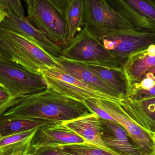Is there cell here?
I'll return each mask as SVG.
<instances>
[{"label": "cell", "instance_id": "obj_13", "mask_svg": "<svg viewBox=\"0 0 155 155\" xmlns=\"http://www.w3.org/2000/svg\"><path fill=\"white\" fill-rule=\"evenodd\" d=\"M118 103L134 121L153 137L155 133V97L139 100L127 97Z\"/></svg>", "mask_w": 155, "mask_h": 155}, {"label": "cell", "instance_id": "obj_14", "mask_svg": "<svg viewBox=\"0 0 155 155\" xmlns=\"http://www.w3.org/2000/svg\"><path fill=\"white\" fill-rule=\"evenodd\" d=\"M155 67V45H152L130 56L123 65L129 88L138 84L143 77Z\"/></svg>", "mask_w": 155, "mask_h": 155}, {"label": "cell", "instance_id": "obj_27", "mask_svg": "<svg viewBox=\"0 0 155 155\" xmlns=\"http://www.w3.org/2000/svg\"><path fill=\"white\" fill-rule=\"evenodd\" d=\"M31 155H70L54 147H45L30 149Z\"/></svg>", "mask_w": 155, "mask_h": 155}, {"label": "cell", "instance_id": "obj_7", "mask_svg": "<svg viewBox=\"0 0 155 155\" xmlns=\"http://www.w3.org/2000/svg\"><path fill=\"white\" fill-rule=\"evenodd\" d=\"M42 76L48 87L67 97L83 102L89 98L120 101L66 72L60 67L43 72Z\"/></svg>", "mask_w": 155, "mask_h": 155}, {"label": "cell", "instance_id": "obj_16", "mask_svg": "<svg viewBox=\"0 0 155 155\" xmlns=\"http://www.w3.org/2000/svg\"><path fill=\"white\" fill-rule=\"evenodd\" d=\"M63 124L87 143L103 149L110 150L103 142L102 136L104 130V124L100 117L96 114L63 122Z\"/></svg>", "mask_w": 155, "mask_h": 155}, {"label": "cell", "instance_id": "obj_10", "mask_svg": "<svg viewBox=\"0 0 155 155\" xmlns=\"http://www.w3.org/2000/svg\"><path fill=\"white\" fill-rule=\"evenodd\" d=\"M134 28L155 33V0H106Z\"/></svg>", "mask_w": 155, "mask_h": 155}, {"label": "cell", "instance_id": "obj_26", "mask_svg": "<svg viewBox=\"0 0 155 155\" xmlns=\"http://www.w3.org/2000/svg\"><path fill=\"white\" fill-rule=\"evenodd\" d=\"M84 103L93 113L96 114L100 118L117 123L116 121L108 113L98 106L91 98L86 99L84 101Z\"/></svg>", "mask_w": 155, "mask_h": 155}, {"label": "cell", "instance_id": "obj_35", "mask_svg": "<svg viewBox=\"0 0 155 155\" xmlns=\"http://www.w3.org/2000/svg\"></svg>", "mask_w": 155, "mask_h": 155}, {"label": "cell", "instance_id": "obj_12", "mask_svg": "<svg viewBox=\"0 0 155 155\" xmlns=\"http://www.w3.org/2000/svg\"><path fill=\"white\" fill-rule=\"evenodd\" d=\"M87 143L63 123L38 128L32 140L31 149Z\"/></svg>", "mask_w": 155, "mask_h": 155}, {"label": "cell", "instance_id": "obj_21", "mask_svg": "<svg viewBox=\"0 0 155 155\" xmlns=\"http://www.w3.org/2000/svg\"><path fill=\"white\" fill-rule=\"evenodd\" d=\"M54 147L70 155H121L89 143L58 146Z\"/></svg>", "mask_w": 155, "mask_h": 155}, {"label": "cell", "instance_id": "obj_4", "mask_svg": "<svg viewBox=\"0 0 155 155\" xmlns=\"http://www.w3.org/2000/svg\"><path fill=\"white\" fill-rule=\"evenodd\" d=\"M61 56L78 62L123 70L118 59L84 27L63 49Z\"/></svg>", "mask_w": 155, "mask_h": 155}, {"label": "cell", "instance_id": "obj_34", "mask_svg": "<svg viewBox=\"0 0 155 155\" xmlns=\"http://www.w3.org/2000/svg\"><path fill=\"white\" fill-rule=\"evenodd\" d=\"M153 138L155 144V133L153 135Z\"/></svg>", "mask_w": 155, "mask_h": 155}, {"label": "cell", "instance_id": "obj_31", "mask_svg": "<svg viewBox=\"0 0 155 155\" xmlns=\"http://www.w3.org/2000/svg\"><path fill=\"white\" fill-rule=\"evenodd\" d=\"M23 1L27 5V10H30L31 7L32 0H23Z\"/></svg>", "mask_w": 155, "mask_h": 155}, {"label": "cell", "instance_id": "obj_22", "mask_svg": "<svg viewBox=\"0 0 155 155\" xmlns=\"http://www.w3.org/2000/svg\"><path fill=\"white\" fill-rule=\"evenodd\" d=\"M102 139L108 149L121 155H144L140 149L133 145H127L118 141L104 126Z\"/></svg>", "mask_w": 155, "mask_h": 155}, {"label": "cell", "instance_id": "obj_8", "mask_svg": "<svg viewBox=\"0 0 155 155\" xmlns=\"http://www.w3.org/2000/svg\"><path fill=\"white\" fill-rule=\"evenodd\" d=\"M0 84L15 98L42 92L48 88L41 75L4 59H0Z\"/></svg>", "mask_w": 155, "mask_h": 155}, {"label": "cell", "instance_id": "obj_19", "mask_svg": "<svg viewBox=\"0 0 155 155\" xmlns=\"http://www.w3.org/2000/svg\"><path fill=\"white\" fill-rule=\"evenodd\" d=\"M62 122L44 119H12L0 117V135L6 136Z\"/></svg>", "mask_w": 155, "mask_h": 155}, {"label": "cell", "instance_id": "obj_9", "mask_svg": "<svg viewBox=\"0 0 155 155\" xmlns=\"http://www.w3.org/2000/svg\"><path fill=\"white\" fill-rule=\"evenodd\" d=\"M99 107L108 113L127 132L144 155L155 154V144L153 137L144 130L123 110L118 101L91 98Z\"/></svg>", "mask_w": 155, "mask_h": 155}, {"label": "cell", "instance_id": "obj_33", "mask_svg": "<svg viewBox=\"0 0 155 155\" xmlns=\"http://www.w3.org/2000/svg\"><path fill=\"white\" fill-rule=\"evenodd\" d=\"M0 59H4L3 56L2 54V52H1V49H0Z\"/></svg>", "mask_w": 155, "mask_h": 155}, {"label": "cell", "instance_id": "obj_3", "mask_svg": "<svg viewBox=\"0 0 155 155\" xmlns=\"http://www.w3.org/2000/svg\"><path fill=\"white\" fill-rule=\"evenodd\" d=\"M28 21L62 49L71 42L64 13L51 0H32Z\"/></svg>", "mask_w": 155, "mask_h": 155}, {"label": "cell", "instance_id": "obj_6", "mask_svg": "<svg viewBox=\"0 0 155 155\" xmlns=\"http://www.w3.org/2000/svg\"><path fill=\"white\" fill-rule=\"evenodd\" d=\"M96 38L118 59L122 67L133 54L155 45V33L134 28L115 31Z\"/></svg>", "mask_w": 155, "mask_h": 155}, {"label": "cell", "instance_id": "obj_28", "mask_svg": "<svg viewBox=\"0 0 155 155\" xmlns=\"http://www.w3.org/2000/svg\"><path fill=\"white\" fill-rule=\"evenodd\" d=\"M52 2L64 13L70 0H51Z\"/></svg>", "mask_w": 155, "mask_h": 155}, {"label": "cell", "instance_id": "obj_30", "mask_svg": "<svg viewBox=\"0 0 155 155\" xmlns=\"http://www.w3.org/2000/svg\"><path fill=\"white\" fill-rule=\"evenodd\" d=\"M10 155H31V154L30 153V151H24L18 152Z\"/></svg>", "mask_w": 155, "mask_h": 155}, {"label": "cell", "instance_id": "obj_24", "mask_svg": "<svg viewBox=\"0 0 155 155\" xmlns=\"http://www.w3.org/2000/svg\"><path fill=\"white\" fill-rule=\"evenodd\" d=\"M17 98L12 96L10 93L0 84V117L10 107L16 104Z\"/></svg>", "mask_w": 155, "mask_h": 155}, {"label": "cell", "instance_id": "obj_5", "mask_svg": "<svg viewBox=\"0 0 155 155\" xmlns=\"http://www.w3.org/2000/svg\"><path fill=\"white\" fill-rule=\"evenodd\" d=\"M84 27L97 37L112 32L134 28L126 19L117 12L106 0H84Z\"/></svg>", "mask_w": 155, "mask_h": 155}, {"label": "cell", "instance_id": "obj_25", "mask_svg": "<svg viewBox=\"0 0 155 155\" xmlns=\"http://www.w3.org/2000/svg\"><path fill=\"white\" fill-rule=\"evenodd\" d=\"M155 97V85L148 89L132 88L127 97L136 100H143Z\"/></svg>", "mask_w": 155, "mask_h": 155}, {"label": "cell", "instance_id": "obj_29", "mask_svg": "<svg viewBox=\"0 0 155 155\" xmlns=\"http://www.w3.org/2000/svg\"><path fill=\"white\" fill-rule=\"evenodd\" d=\"M146 77L149 78H151V79L153 80L154 82L155 83V67L153 68V69H151V70H150V71L143 77L141 80H142L144 78ZM140 82H141V81H140ZM140 82H139V83H140Z\"/></svg>", "mask_w": 155, "mask_h": 155}, {"label": "cell", "instance_id": "obj_23", "mask_svg": "<svg viewBox=\"0 0 155 155\" xmlns=\"http://www.w3.org/2000/svg\"><path fill=\"white\" fill-rule=\"evenodd\" d=\"M0 7L5 13L9 10L20 18H26L21 0H0Z\"/></svg>", "mask_w": 155, "mask_h": 155}, {"label": "cell", "instance_id": "obj_15", "mask_svg": "<svg viewBox=\"0 0 155 155\" xmlns=\"http://www.w3.org/2000/svg\"><path fill=\"white\" fill-rule=\"evenodd\" d=\"M59 67L83 82L104 92L119 100L124 97L113 87L96 76L82 63L68 60L60 56L55 58Z\"/></svg>", "mask_w": 155, "mask_h": 155}, {"label": "cell", "instance_id": "obj_2", "mask_svg": "<svg viewBox=\"0 0 155 155\" xmlns=\"http://www.w3.org/2000/svg\"><path fill=\"white\" fill-rule=\"evenodd\" d=\"M0 49L5 60L20 64L33 73L59 67L54 57L15 32L0 26Z\"/></svg>", "mask_w": 155, "mask_h": 155}, {"label": "cell", "instance_id": "obj_18", "mask_svg": "<svg viewBox=\"0 0 155 155\" xmlns=\"http://www.w3.org/2000/svg\"><path fill=\"white\" fill-rule=\"evenodd\" d=\"M38 128L8 135H0V155L30 151L32 140Z\"/></svg>", "mask_w": 155, "mask_h": 155}, {"label": "cell", "instance_id": "obj_20", "mask_svg": "<svg viewBox=\"0 0 155 155\" xmlns=\"http://www.w3.org/2000/svg\"><path fill=\"white\" fill-rule=\"evenodd\" d=\"M63 13L71 41L84 27V0H70Z\"/></svg>", "mask_w": 155, "mask_h": 155}, {"label": "cell", "instance_id": "obj_32", "mask_svg": "<svg viewBox=\"0 0 155 155\" xmlns=\"http://www.w3.org/2000/svg\"><path fill=\"white\" fill-rule=\"evenodd\" d=\"M5 13L4 12H3L2 10L1 9V7H0V23L4 19L5 17Z\"/></svg>", "mask_w": 155, "mask_h": 155}, {"label": "cell", "instance_id": "obj_1", "mask_svg": "<svg viewBox=\"0 0 155 155\" xmlns=\"http://www.w3.org/2000/svg\"><path fill=\"white\" fill-rule=\"evenodd\" d=\"M93 114L83 102L63 95L48 87L42 92L17 98L16 104L1 117L63 123Z\"/></svg>", "mask_w": 155, "mask_h": 155}, {"label": "cell", "instance_id": "obj_11", "mask_svg": "<svg viewBox=\"0 0 155 155\" xmlns=\"http://www.w3.org/2000/svg\"><path fill=\"white\" fill-rule=\"evenodd\" d=\"M0 26L15 32L45 51L54 58L60 57L63 49L34 26L27 18H22L7 10Z\"/></svg>", "mask_w": 155, "mask_h": 155}, {"label": "cell", "instance_id": "obj_17", "mask_svg": "<svg viewBox=\"0 0 155 155\" xmlns=\"http://www.w3.org/2000/svg\"><path fill=\"white\" fill-rule=\"evenodd\" d=\"M83 64L101 80L118 92L124 98L128 96L129 85L123 70L89 64Z\"/></svg>", "mask_w": 155, "mask_h": 155}]
</instances>
